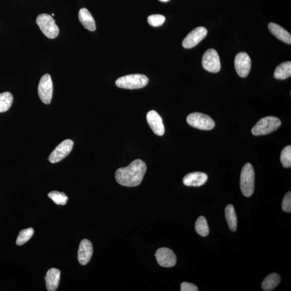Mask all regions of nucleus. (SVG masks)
Listing matches in <instances>:
<instances>
[{
    "label": "nucleus",
    "mask_w": 291,
    "mask_h": 291,
    "mask_svg": "<svg viewBox=\"0 0 291 291\" xmlns=\"http://www.w3.org/2000/svg\"><path fill=\"white\" fill-rule=\"evenodd\" d=\"M268 28L271 33L275 37L286 43L291 44V34L280 25L274 23H270L268 25Z\"/></svg>",
    "instance_id": "17"
},
{
    "label": "nucleus",
    "mask_w": 291,
    "mask_h": 291,
    "mask_svg": "<svg viewBox=\"0 0 291 291\" xmlns=\"http://www.w3.org/2000/svg\"><path fill=\"white\" fill-rule=\"evenodd\" d=\"M204 69L212 73H218L221 70L219 55L215 49H211L204 54L202 61Z\"/></svg>",
    "instance_id": "8"
},
{
    "label": "nucleus",
    "mask_w": 291,
    "mask_h": 291,
    "mask_svg": "<svg viewBox=\"0 0 291 291\" xmlns=\"http://www.w3.org/2000/svg\"><path fill=\"white\" fill-rule=\"evenodd\" d=\"M34 233V229L31 228L22 230L19 232L17 239L16 243L18 246H22V245L27 242L32 237Z\"/></svg>",
    "instance_id": "24"
},
{
    "label": "nucleus",
    "mask_w": 291,
    "mask_h": 291,
    "mask_svg": "<svg viewBox=\"0 0 291 291\" xmlns=\"http://www.w3.org/2000/svg\"><path fill=\"white\" fill-rule=\"evenodd\" d=\"M196 233L202 237H206L209 233V227L205 217H199L195 223Z\"/></svg>",
    "instance_id": "23"
},
{
    "label": "nucleus",
    "mask_w": 291,
    "mask_h": 291,
    "mask_svg": "<svg viewBox=\"0 0 291 291\" xmlns=\"http://www.w3.org/2000/svg\"><path fill=\"white\" fill-rule=\"evenodd\" d=\"M282 124L277 117L269 116L260 119L252 129L254 136H263L276 131Z\"/></svg>",
    "instance_id": "3"
},
{
    "label": "nucleus",
    "mask_w": 291,
    "mask_h": 291,
    "mask_svg": "<svg viewBox=\"0 0 291 291\" xmlns=\"http://www.w3.org/2000/svg\"><path fill=\"white\" fill-rule=\"evenodd\" d=\"M282 209L284 212L290 213L291 211V193H288L285 195L282 202Z\"/></svg>",
    "instance_id": "28"
},
{
    "label": "nucleus",
    "mask_w": 291,
    "mask_h": 291,
    "mask_svg": "<svg viewBox=\"0 0 291 291\" xmlns=\"http://www.w3.org/2000/svg\"><path fill=\"white\" fill-rule=\"evenodd\" d=\"M147 121L155 134L162 136L165 134V127L163 125L161 116L155 110H152L147 115Z\"/></svg>",
    "instance_id": "13"
},
{
    "label": "nucleus",
    "mask_w": 291,
    "mask_h": 291,
    "mask_svg": "<svg viewBox=\"0 0 291 291\" xmlns=\"http://www.w3.org/2000/svg\"><path fill=\"white\" fill-rule=\"evenodd\" d=\"M166 18L162 15L155 14L150 15L147 19L149 23L153 27L161 26L165 21Z\"/></svg>",
    "instance_id": "27"
},
{
    "label": "nucleus",
    "mask_w": 291,
    "mask_h": 291,
    "mask_svg": "<svg viewBox=\"0 0 291 291\" xmlns=\"http://www.w3.org/2000/svg\"><path fill=\"white\" fill-rule=\"evenodd\" d=\"M78 18L80 22L83 25L84 27L90 30L91 32H94L96 29V23L93 15L90 13L88 9L83 8L79 10Z\"/></svg>",
    "instance_id": "18"
},
{
    "label": "nucleus",
    "mask_w": 291,
    "mask_h": 291,
    "mask_svg": "<svg viewBox=\"0 0 291 291\" xmlns=\"http://www.w3.org/2000/svg\"><path fill=\"white\" fill-rule=\"evenodd\" d=\"M13 96L9 92L0 94V113L7 111L13 104Z\"/></svg>",
    "instance_id": "22"
},
{
    "label": "nucleus",
    "mask_w": 291,
    "mask_h": 291,
    "mask_svg": "<svg viewBox=\"0 0 291 291\" xmlns=\"http://www.w3.org/2000/svg\"><path fill=\"white\" fill-rule=\"evenodd\" d=\"M234 67L240 77L247 78L251 70V58L246 53H239L234 59Z\"/></svg>",
    "instance_id": "10"
},
{
    "label": "nucleus",
    "mask_w": 291,
    "mask_h": 291,
    "mask_svg": "<svg viewBox=\"0 0 291 291\" xmlns=\"http://www.w3.org/2000/svg\"><path fill=\"white\" fill-rule=\"evenodd\" d=\"M60 272L56 268L48 271L45 277L46 287L49 291H54L58 289L60 280Z\"/></svg>",
    "instance_id": "16"
},
{
    "label": "nucleus",
    "mask_w": 291,
    "mask_h": 291,
    "mask_svg": "<svg viewBox=\"0 0 291 291\" xmlns=\"http://www.w3.org/2000/svg\"><path fill=\"white\" fill-rule=\"evenodd\" d=\"M280 161L285 168L291 166V146L289 145L284 148L281 153Z\"/></svg>",
    "instance_id": "26"
},
{
    "label": "nucleus",
    "mask_w": 291,
    "mask_h": 291,
    "mask_svg": "<svg viewBox=\"0 0 291 291\" xmlns=\"http://www.w3.org/2000/svg\"><path fill=\"white\" fill-rule=\"evenodd\" d=\"M157 262L161 267L171 268L176 264V255L172 250L167 248L158 249L155 253Z\"/></svg>",
    "instance_id": "11"
},
{
    "label": "nucleus",
    "mask_w": 291,
    "mask_h": 291,
    "mask_svg": "<svg viewBox=\"0 0 291 291\" xmlns=\"http://www.w3.org/2000/svg\"><path fill=\"white\" fill-rule=\"evenodd\" d=\"M160 1H162V2H168V1H170V0H160Z\"/></svg>",
    "instance_id": "30"
},
{
    "label": "nucleus",
    "mask_w": 291,
    "mask_h": 291,
    "mask_svg": "<svg viewBox=\"0 0 291 291\" xmlns=\"http://www.w3.org/2000/svg\"><path fill=\"white\" fill-rule=\"evenodd\" d=\"M146 170L145 163L137 159L131 162L129 166L117 170L115 178L117 182L122 186L136 187L141 183Z\"/></svg>",
    "instance_id": "1"
},
{
    "label": "nucleus",
    "mask_w": 291,
    "mask_h": 291,
    "mask_svg": "<svg viewBox=\"0 0 291 291\" xmlns=\"http://www.w3.org/2000/svg\"><path fill=\"white\" fill-rule=\"evenodd\" d=\"M53 83L52 78L49 74H45L40 78L38 86L39 98L45 104H50L53 95Z\"/></svg>",
    "instance_id": "7"
},
{
    "label": "nucleus",
    "mask_w": 291,
    "mask_h": 291,
    "mask_svg": "<svg viewBox=\"0 0 291 291\" xmlns=\"http://www.w3.org/2000/svg\"><path fill=\"white\" fill-rule=\"evenodd\" d=\"M207 180L208 176L206 173L194 172L184 177L183 183L187 186L200 187L203 185Z\"/></svg>",
    "instance_id": "15"
},
{
    "label": "nucleus",
    "mask_w": 291,
    "mask_h": 291,
    "mask_svg": "<svg viewBox=\"0 0 291 291\" xmlns=\"http://www.w3.org/2000/svg\"><path fill=\"white\" fill-rule=\"evenodd\" d=\"M291 76V62H287L280 64L275 69L274 78L279 80H284L290 78Z\"/></svg>",
    "instance_id": "19"
},
{
    "label": "nucleus",
    "mask_w": 291,
    "mask_h": 291,
    "mask_svg": "<svg viewBox=\"0 0 291 291\" xmlns=\"http://www.w3.org/2000/svg\"><path fill=\"white\" fill-rule=\"evenodd\" d=\"M280 282V275L273 273L267 276L263 281L262 288L264 291H272L277 287Z\"/></svg>",
    "instance_id": "20"
},
{
    "label": "nucleus",
    "mask_w": 291,
    "mask_h": 291,
    "mask_svg": "<svg viewBox=\"0 0 291 291\" xmlns=\"http://www.w3.org/2000/svg\"><path fill=\"white\" fill-rule=\"evenodd\" d=\"M53 16H54L55 14H52Z\"/></svg>",
    "instance_id": "31"
},
{
    "label": "nucleus",
    "mask_w": 291,
    "mask_h": 291,
    "mask_svg": "<svg viewBox=\"0 0 291 291\" xmlns=\"http://www.w3.org/2000/svg\"><path fill=\"white\" fill-rule=\"evenodd\" d=\"M149 78L144 75L134 74L122 76L117 79L116 84L120 88L125 89H139L146 86Z\"/></svg>",
    "instance_id": "2"
},
{
    "label": "nucleus",
    "mask_w": 291,
    "mask_h": 291,
    "mask_svg": "<svg viewBox=\"0 0 291 291\" xmlns=\"http://www.w3.org/2000/svg\"><path fill=\"white\" fill-rule=\"evenodd\" d=\"M240 187L245 196H251L254 188V171L252 164L247 163L243 168L241 175Z\"/></svg>",
    "instance_id": "4"
},
{
    "label": "nucleus",
    "mask_w": 291,
    "mask_h": 291,
    "mask_svg": "<svg viewBox=\"0 0 291 291\" xmlns=\"http://www.w3.org/2000/svg\"><path fill=\"white\" fill-rule=\"evenodd\" d=\"M198 290L195 285L190 283L183 282L181 285V291H197Z\"/></svg>",
    "instance_id": "29"
},
{
    "label": "nucleus",
    "mask_w": 291,
    "mask_h": 291,
    "mask_svg": "<svg viewBox=\"0 0 291 291\" xmlns=\"http://www.w3.org/2000/svg\"><path fill=\"white\" fill-rule=\"evenodd\" d=\"M208 31L206 28L199 27L192 30L189 33L182 42L183 47L186 49H191L195 47L205 39Z\"/></svg>",
    "instance_id": "12"
},
{
    "label": "nucleus",
    "mask_w": 291,
    "mask_h": 291,
    "mask_svg": "<svg viewBox=\"0 0 291 291\" xmlns=\"http://www.w3.org/2000/svg\"><path fill=\"white\" fill-rule=\"evenodd\" d=\"M226 218L230 229L232 232H235L237 229V218L234 207L232 205H229L226 208Z\"/></svg>",
    "instance_id": "21"
},
{
    "label": "nucleus",
    "mask_w": 291,
    "mask_h": 291,
    "mask_svg": "<svg viewBox=\"0 0 291 291\" xmlns=\"http://www.w3.org/2000/svg\"><path fill=\"white\" fill-rule=\"evenodd\" d=\"M50 198L58 205L64 206L67 203L68 198L64 193H59L58 191H53L48 194Z\"/></svg>",
    "instance_id": "25"
},
{
    "label": "nucleus",
    "mask_w": 291,
    "mask_h": 291,
    "mask_svg": "<svg viewBox=\"0 0 291 291\" xmlns=\"http://www.w3.org/2000/svg\"><path fill=\"white\" fill-rule=\"evenodd\" d=\"M93 254V247L91 242L88 239H83L81 241L78 251V260L80 264L85 265L91 259Z\"/></svg>",
    "instance_id": "14"
},
{
    "label": "nucleus",
    "mask_w": 291,
    "mask_h": 291,
    "mask_svg": "<svg viewBox=\"0 0 291 291\" xmlns=\"http://www.w3.org/2000/svg\"><path fill=\"white\" fill-rule=\"evenodd\" d=\"M188 124L194 128L202 130H211L215 127V122L208 115L201 113H193L187 118Z\"/></svg>",
    "instance_id": "6"
},
{
    "label": "nucleus",
    "mask_w": 291,
    "mask_h": 291,
    "mask_svg": "<svg viewBox=\"0 0 291 291\" xmlns=\"http://www.w3.org/2000/svg\"><path fill=\"white\" fill-rule=\"evenodd\" d=\"M74 142L70 139H66L60 142L51 153L49 161L55 163L62 161L73 150Z\"/></svg>",
    "instance_id": "9"
},
{
    "label": "nucleus",
    "mask_w": 291,
    "mask_h": 291,
    "mask_svg": "<svg viewBox=\"0 0 291 291\" xmlns=\"http://www.w3.org/2000/svg\"><path fill=\"white\" fill-rule=\"evenodd\" d=\"M37 23L46 37L54 39L58 37L59 28L51 15L46 14L39 15L37 19Z\"/></svg>",
    "instance_id": "5"
}]
</instances>
